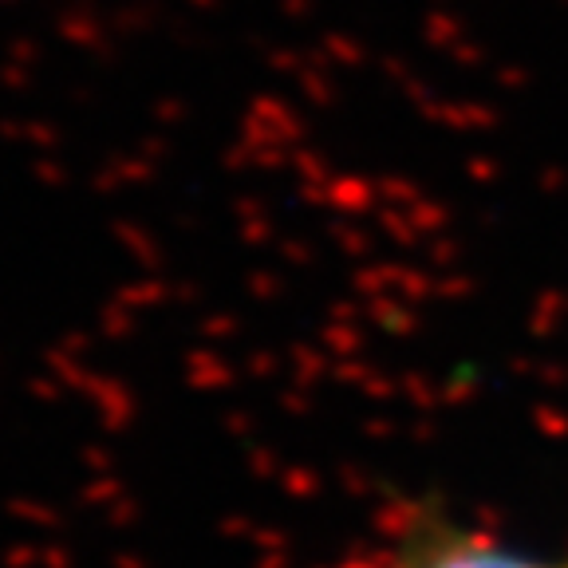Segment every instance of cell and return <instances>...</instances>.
Wrapping results in <instances>:
<instances>
[{
	"instance_id": "6da1fadb",
	"label": "cell",
	"mask_w": 568,
	"mask_h": 568,
	"mask_svg": "<svg viewBox=\"0 0 568 568\" xmlns=\"http://www.w3.org/2000/svg\"><path fill=\"white\" fill-rule=\"evenodd\" d=\"M403 568H545V565L486 541H443V545H430L426 552H418Z\"/></svg>"
}]
</instances>
